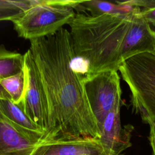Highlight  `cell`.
<instances>
[{
	"label": "cell",
	"mask_w": 155,
	"mask_h": 155,
	"mask_svg": "<svg viewBox=\"0 0 155 155\" xmlns=\"http://www.w3.org/2000/svg\"><path fill=\"white\" fill-rule=\"evenodd\" d=\"M30 51L44 91L47 128L41 142L98 140L100 132L90 108L84 76L73 65L70 31L30 41Z\"/></svg>",
	"instance_id": "6da1fadb"
},
{
	"label": "cell",
	"mask_w": 155,
	"mask_h": 155,
	"mask_svg": "<svg viewBox=\"0 0 155 155\" xmlns=\"http://www.w3.org/2000/svg\"><path fill=\"white\" fill-rule=\"evenodd\" d=\"M134 13L92 16L76 13L68 25L75 59L85 73L84 77L119 70L122 44Z\"/></svg>",
	"instance_id": "7a4b0ae2"
},
{
	"label": "cell",
	"mask_w": 155,
	"mask_h": 155,
	"mask_svg": "<svg viewBox=\"0 0 155 155\" xmlns=\"http://www.w3.org/2000/svg\"><path fill=\"white\" fill-rule=\"evenodd\" d=\"M72 2L32 0V6L12 21L13 28L19 37L29 41L53 35L74 19Z\"/></svg>",
	"instance_id": "3957f363"
},
{
	"label": "cell",
	"mask_w": 155,
	"mask_h": 155,
	"mask_svg": "<svg viewBox=\"0 0 155 155\" xmlns=\"http://www.w3.org/2000/svg\"><path fill=\"white\" fill-rule=\"evenodd\" d=\"M119 71L131 92L132 111L147 124L155 118V54L132 56L122 62Z\"/></svg>",
	"instance_id": "277c9868"
},
{
	"label": "cell",
	"mask_w": 155,
	"mask_h": 155,
	"mask_svg": "<svg viewBox=\"0 0 155 155\" xmlns=\"http://www.w3.org/2000/svg\"><path fill=\"white\" fill-rule=\"evenodd\" d=\"M87 97L101 130L107 114L122 104L120 77L117 71L107 70L83 78Z\"/></svg>",
	"instance_id": "5b68a950"
},
{
	"label": "cell",
	"mask_w": 155,
	"mask_h": 155,
	"mask_svg": "<svg viewBox=\"0 0 155 155\" xmlns=\"http://www.w3.org/2000/svg\"><path fill=\"white\" fill-rule=\"evenodd\" d=\"M22 70L24 88L22 99L18 105L44 134L48 124L47 106L36 67L29 50L24 54Z\"/></svg>",
	"instance_id": "8992f818"
},
{
	"label": "cell",
	"mask_w": 155,
	"mask_h": 155,
	"mask_svg": "<svg viewBox=\"0 0 155 155\" xmlns=\"http://www.w3.org/2000/svg\"><path fill=\"white\" fill-rule=\"evenodd\" d=\"M42 136L15 124L0 105V155H32Z\"/></svg>",
	"instance_id": "52a82bcc"
},
{
	"label": "cell",
	"mask_w": 155,
	"mask_h": 155,
	"mask_svg": "<svg viewBox=\"0 0 155 155\" xmlns=\"http://www.w3.org/2000/svg\"><path fill=\"white\" fill-rule=\"evenodd\" d=\"M116 105L107 116L102 125L99 143L105 155H120L131 146V137L134 127L131 125L122 127L120 108Z\"/></svg>",
	"instance_id": "ba28073f"
},
{
	"label": "cell",
	"mask_w": 155,
	"mask_h": 155,
	"mask_svg": "<svg viewBox=\"0 0 155 155\" xmlns=\"http://www.w3.org/2000/svg\"><path fill=\"white\" fill-rule=\"evenodd\" d=\"M154 51L155 30L142 16L141 11L134 13L122 44L120 54L122 63L135 55L153 53Z\"/></svg>",
	"instance_id": "9c48e42d"
},
{
	"label": "cell",
	"mask_w": 155,
	"mask_h": 155,
	"mask_svg": "<svg viewBox=\"0 0 155 155\" xmlns=\"http://www.w3.org/2000/svg\"><path fill=\"white\" fill-rule=\"evenodd\" d=\"M104 154L98 140H80L41 142L32 155Z\"/></svg>",
	"instance_id": "30bf717a"
},
{
	"label": "cell",
	"mask_w": 155,
	"mask_h": 155,
	"mask_svg": "<svg viewBox=\"0 0 155 155\" xmlns=\"http://www.w3.org/2000/svg\"><path fill=\"white\" fill-rule=\"evenodd\" d=\"M73 8L78 13H86L97 16L103 15H129L141 11L140 7L130 6L120 3L119 1L111 2L99 0L73 1Z\"/></svg>",
	"instance_id": "8fae6325"
},
{
	"label": "cell",
	"mask_w": 155,
	"mask_h": 155,
	"mask_svg": "<svg viewBox=\"0 0 155 155\" xmlns=\"http://www.w3.org/2000/svg\"><path fill=\"white\" fill-rule=\"evenodd\" d=\"M24 54L7 50L0 45V79L15 74L22 70Z\"/></svg>",
	"instance_id": "7c38bea8"
},
{
	"label": "cell",
	"mask_w": 155,
	"mask_h": 155,
	"mask_svg": "<svg viewBox=\"0 0 155 155\" xmlns=\"http://www.w3.org/2000/svg\"><path fill=\"white\" fill-rule=\"evenodd\" d=\"M0 105L5 115L15 124L28 131L44 135V133L27 117L18 105L12 102L10 99L0 100Z\"/></svg>",
	"instance_id": "4fadbf2b"
},
{
	"label": "cell",
	"mask_w": 155,
	"mask_h": 155,
	"mask_svg": "<svg viewBox=\"0 0 155 155\" xmlns=\"http://www.w3.org/2000/svg\"><path fill=\"white\" fill-rule=\"evenodd\" d=\"M0 85L8 94L10 100L16 105H19L22 99L24 88V74L21 71L0 79Z\"/></svg>",
	"instance_id": "5bb4252c"
},
{
	"label": "cell",
	"mask_w": 155,
	"mask_h": 155,
	"mask_svg": "<svg viewBox=\"0 0 155 155\" xmlns=\"http://www.w3.org/2000/svg\"><path fill=\"white\" fill-rule=\"evenodd\" d=\"M31 6L32 0H0V21H12Z\"/></svg>",
	"instance_id": "9a60e30c"
},
{
	"label": "cell",
	"mask_w": 155,
	"mask_h": 155,
	"mask_svg": "<svg viewBox=\"0 0 155 155\" xmlns=\"http://www.w3.org/2000/svg\"><path fill=\"white\" fill-rule=\"evenodd\" d=\"M147 124L150 127L148 140L152 149V154L155 155V118L149 120Z\"/></svg>",
	"instance_id": "2e32d148"
},
{
	"label": "cell",
	"mask_w": 155,
	"mask_h": 155,
	"mask_svg": "<svg viewBox=\"0 0 155 155\" xmlns=\"http://www.w3.org/2000/svg\"><path fill=\"white\" fill-rule=\"evenodd\" d=\"M141 15L150 25L155 27V7L151 8L141 9Z\"/></svg>",
	"instance_id": "e0dca14e"
},
{
	"label": "cell",
	"mask_w": 155,
	"mask_h": 155,
	"mask_svg": "<svg viewBox=\"0 0 155 155\" xmlns=\"http://www.w3.org/2000/svg\"><path fill=\"white\" fill-rule=\"evenodd\" d=\"M8 99H10L8 94L0 85V100H5Z\"/></svg>",
	"instance_id": "ac0fdd59"
},
{
	"label": "cell",
	"mask_w": 155,
	"mask_h": 155,
	"mask_svg": "<svg viewBox=\"0 0 155 155\" xmlns=\"http://www.w3.org/2000/svg\"><path fill=\"white\" fill-rule=\"evenodd\" d=\"M154 53V54H155V51H154V53Z\"/></svg>",
	"instance_id": "d6986e66"
},
{
	"label": "cell",
	"mask_w": 155,
	"mask_h": 155,
	"mask_svg": "<svg viewBox=\"0 0 155 155\" xmlns=\"http://www.w3.org/2000/svg\"><path fill=\"white\" fill-rule=\"evenodd\" d=\"M120 155H124V154H120Z\"/></svg>",
	"instance_id": "ffe728a7"
},
{
	"label": "cell",
	"mask_w": 155,
	"mask_h": 155,
	"mask_svg": "<svg viewBox=\"0 0 155 155\" xmlns=\"http://www.w3.org/2000/svg\"><path fill=\"white\" fill-rule=\"evenodd\" d=\"M100 155H104V154H100Z\"/></svg>",
	"instance_id": "44dd1931"
}]
</instances>
